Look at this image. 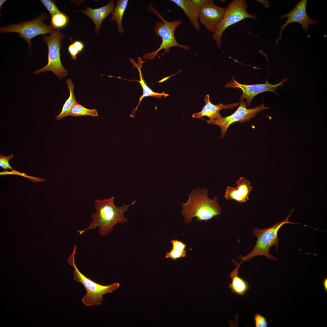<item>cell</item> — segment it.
<instances>
[{"label": "cell", "instance_id": "1", "mask_svg": "<svg viewBox=\"0 0 327 327\" xmlns=\"http://www.w3.org/2000/svg\"><path fill=\"white\" fill-rule=\"evenodd\" d=\"M114 199L112 197L107 199L103 198L101 200L97 199L95 200L94 208L97 211L91 216L92 222L88 228L82 230H78L77 232L81 235L88 230L99 227V233L103 236H107L110 232L113 231L114 226L119 223H124L127 221L124 213L130 206L135 203L136 201L128 205L123 203L121 206L118 207L114 204Z\"/></svg>", "mask_w": 327, "mask_h": 327}, {"label": "cell", "instance_id": "2", "mask_svg": "<svg viewBox=\"0 0 327 327\" xmlns=\"http://www.w3.org/2000/svg\"><path fill=\"white\" fill-rule=\"evenodd\" d=\"M208 193L206 188L192 190L187 203H182L181 214L186 224L191 223L194 217L197 221H207L220 215L221 209L217 197L210 199Z\"/></svg>", "mask_w": 327, "mask_h": 327}, {"label": "cell", "instance_id": "3", "mask_svg": "<svg viewBox=\"0 0 327 327\" xmlns=\"http://www.w3.org/2000/svg\"><path fill=\"white\" fill-rule=\"evenodd\" d=\"M292 208L289 214L281 222L276 223L273 226L268 228L261 229L256 227L252 231L253 234L257 237L256 244L252 250L246 256H242V263L256 256H263L272 261L278 260V259L272 255L269 251L271 247L274 246L277 252L279 248V239L278 232L280 228L284 224L289 223L299 224L295 222L289 220V217L293 210Z\"/></svg>", "mask_w": 327, "mask_h": 327}, {"label": "cell", "instance_id": "4", "mask_svg": "<svg viewBox=\"0 0 327 327\" xmlns=\"http://www.w3.org/2000/svg\"><path fill=\"white\" fill-rule=\"evenodd\" d=\"M76 246L75 245L73 251L68 259L67 262L74 269L73 272L74 280L81 283L86 289V294L81 299V301L84 304L88 306L99 305L103 300V296L107 293H112L118 289L120 284L116 282L108 285H103L92 281L81 272L75 262Z\"/></svg>", "mask_w": 327, "mask_h": 327}, {"label": "cell", "instance_id": "5", "mask_svg": "<svg viewBox=\"0 0 327 327\" xmlns=\"http://www.w3.org/2000/svg\"><path fill=\"white\" fill-rule=\"evenodd\" d=\"M147 8L156 14L162 21H156L154 31L156 36L160 37L162 41L160 47L157 50L144 54L143 56L144 59L153 60L157 55L159 51L161 50H164L161 56L164 54L169 53L170 51V48L173 47H178L181 49L185 50L189 49L190 47L189 46L178 43L175 36V30L178 26L182 23V20H180L173 21L166 20L160 13L154 8L152 4L150 5Z\"/></svg>", "mask_w": 327, "mask_h": 327}, {"label": "cell", "instance_id": "6", "mask_svg": "<svg viewBox=\"0 0 327 327\" xmlns=\"http://www.w3.org/2000/svg\"><path fill=\"white\" fill-rule=\"evenodd\" d=\"M64 37V34L55 28L49 36L45 35L42 40L48 46V63L45 66L35 71V74L52 71L60 80L68 74V71L62 65L60 59V51Z\"/></svg>", "mask_w": 327, "mask_h": 327}, {"label": "cell", "instance_id": "7", "mask_svg": "<svg viewBox=\"0 0 327 327\" xmlns=\"http://www.w3.org/2000/svg\"><path fill=\"white\" fill-rule=\"evenodd\" d=\"M248 6L243 0H234L228 5L223 17L212 36L217 46L220 48L221 37L224 30L228 27L244 19L256 18L255 14H250L247 12Z\"/></svg>", "mask_w": 327, "mask_h": 327}, {"label": "cell", "instance_id": "8", "mask_svg": "<svg viewBox=\"0 0 327 327\" xmlns=\"http://www.w3.org/2000/svg\"><path fill=\"white\" fill-rule=\"evenodd\" d=\"M48 18V15L44 13L31 21L4 27H1L0 32L19 33V36L27 42L29 47L30 48L32 38L40 35H45L53 32L54 28L51 25H46L44 23V21Z\"/></svg>", "mask_w": 327, "mask_h": 327}, {"label": "cell", "instance_id": "9", "mask_svg": "<svg viewBox=\"0 0 327 327\" xmlns=\"http://www.w3.org/2000/svg\"><path fill=\"white\" fill-rule=\"evenodd\" d=\"M238 103V107L231 115L217 119H209L206 120L208 124L216 125L220 127L221 130V139L224 137L228 128L232 124L237 121L242 123L250 121L262 111L271 108L265 107L263 102L259 105L251 108H247L246 102L244 100L240 99Z\"/></svg>", "mask_w": 327, "mask_h": 327}, {"label": "cell", "instance_id": "10", "mask_svg": "<svg viewBox=\"0 0 327 327\" xmlns=\"http://www.w3.org/2000/svg\"><path fill=\"white\" fill-rule=\"evenodd\" d=\"M288 80L287 78L283 79L280 82L275 84H271L267 81L264 84L247 85L238 83L233 77L232 80L226 84L224 87L225 88H239L241 89L243 93L240 99H246V105L249 107L253 97L256 95L266 91H271L277 94L275 91V89L279 86H283V83Z\"/></svg>", "mask_w": 327, "mask_h": 327}, {"label": "cell", "instance_id": "11", "mask_svg": "<svg viewBox=\"0 0 327 327\" xmlns=\"http://www.w3.org/2000/svg\"><path fill=\"white\" fill-rule=\"evenodd\" d=\"M307 2L306 0H301L290 12L280 17V19L286 17H287V19L285 21V24L280 27L281 30L279 32V36L276 41V45L278 44L279 40L281 38L282 33L284 28L290 23L297 22L300 24L303 29L306 32H307L308 27L310 25H316L318 24L317 20L312 19L308 16L306 10Z\"/></svg>", "mask_w": 327, "mask_h": 327}, {"label": "cell", "instance_id": "12", "mask_svg": "<svg viewBox=\"0 0 327 327\" xmlns=\"http://www.w3.org/2000/svg\"><path fill=\"white\" fill-rule=\"evenodd\" d=\"M213 2L208 3L200 8L198 20L209 31L214 33L223 17L226 8L218 6Z\"/></svg>", "mask_w": 327, "mask_h": 327}, {"label": "cell", "instance_id": "13", "mask_svg": "<svg viewBox=\"0 0 327 327\" xmlns=\"http://www.w3.org/2000/svg\"><path fill=\"white\" fill-rule=\"evenodd\" d=\"M236 187L227 186L224 197L226 199L233 200L239 203H244L249 200L248 196L252 190L253 187L249 181L243 177L236 181Z\"/></svg>", "mask_w": 327, "mask_h": 327}, {"label": "cell", "instance_id": "14", "mask_svg": "<svg viewBox=\"0 0 327 327\" xmlns=\"http://www.w3.org/2000/svg\"><path fill=\"white\" fill-rule=\"evenodd\" d=\"M205 105L202 110L194 113L192 117L197 118H201L204 116H207L210 119H217L223 117L219 111L223 109H230L239 105L238 103H234L227 104H224L221 103L218 105H214L210 101L209 95L207 94L204 97Z\"/></svg>", "mask_w": 327, "mask_h": 327}, {"label": "cell", "instance_id": "15", "mask_svg": "<svg viewBox=\"0 0 327 327\" xmlns=\"http://www.w3.org/2000/svg\"><path fill=\"white\" fill-rule=\"evenodd\" d=\"M114 5V1H110L106 5L100 8L93 9L87 7L86 10H79L84 13L93 21L95 25V31L99 34L101 24L104 19L113 12Z\"/></svg>", "mask_w": 327, "mask_h": 327}, {"label": "cell", "instance_id": "16", "mask_svg": "<svg viewBox=\"0 0 327 327\" xmlns=\"http://www.w3.org/2000/svg\"><path fill=\"white\" fill-rule=\"evenodd\" d=\"M170 1L182 9L195 29L200 30L198 20L200 7L194 2L193 0H171Z\"/></svg>", "mask_w": 327, "mask_h": 327}, {"label": "cell", "instance_id": "17", "mask_svg": "<svg viewBox=\"0 0 327 327\" xmlns=\"http://www.w3.org/2000/svg\"><path fill=\"white\" fill-rule=\"evenodd\" d=\"M138 61L137 63L135 62L133 59L132 58L129 59L130 62L132 64L133 67L136 68L138 70L139 73L140 80L138 81L135 80L132 81H136L139 82L142 89L143 91V94L142 96H141L140 98L139 102L138 105L135 109L134 111H132L131 112L132 113L134 111V115L137 107L144 97H153L157 98L159 99H161V98L162 97H166L169 96L168 94L164 93V91L162 93H159L154 92L148 86L146 83L145 81L143 78L141 71V68L142 66V64L145 61H143L141 58L139 57H138Z\"/></svg>", "mask_w": 327, "mask_h": 327}, {"label": "cell", "instance_id": "18", "mask_svg": "<svg viewBox=\"0 0 327 327\" xmlns=\"http://www.w3.org/2000/svg\"><path fill=\"white\" fill-rule=\"evenodd\" d=\"M242 263H235L236 267L230 273L232 281L229 286V288L233 292L239 295H243L248 291L249 288L247 282L239 276L238 274L239 268Z\"/></svg>", "mask_w": 327, "mask_h": 327}, {"label": "cell", "instance_id": "19", "mask_svg": "<svg viewBox=\"0 0 327 327\" xmlns=\"http://www.w3.org/2000/svg\"><path fill=\"white\" fill-rule=\"evenodd\" d=\"M65 82L69 90L70 95L64 104L61 113L55 117L58 120H60L64 117L69 115L72 108L77 102L74 94V84L72 83L70 78L66 80Z\"/></svg>", "mask_w": 327, "mask_h": 327}, {"label": "cell", "instance_id": "20", "mask_svg": "<svg viewBox=\"0 0 327 327\" xmlns=\"http://www.w3.org/2000/svg\"><path fill=\"white\" fill-rule=\"evenodd\" d=\"M170 242L172 244V248L170 251L166 253V258H170L172 260L175 261L186 256V245L184 243L177 239L171 240Z\"/></svg>", "mask_w": 327, "mask_h": 327}, {"label": "cell", "instance_id": "21", "mask_svg": "<svg viewBox=\"0 0 327 327\" xmlns=\"http://www.w3.org/2000/svg\"><path fill=\"white\" fill-rule=\"evenodd\" d=\"M128 0H117L115 8L112 12L111 21H115L118 30L120 34L123 33L124 31L122 25V21L124 12L127 8Z\"/></svg>", "mask_w": 327, "mask_h": 327}, {"label": "cell", "instance_id": "22", "mask_svg": "<svg viewBox=\"0 0 327 327\" xmlns=\"http://www.w3.org/2000/svg\"><path fill=\"white\" fill-rule=\"evenodd\" d=\"M69 115L72 117L89 116L98 117L97 111L95 109H89L76 102L72 108Z\"/></svg>", "mask_w": 327, "mask_h": 327}, {"label": "cell", "instance_id": "23", "mask_svg": "<svg viewBox=\"0 0 327 327\" xmlns=\"http://www.w3.org/2000/svg\"><path fill=\"white\" fill-rule=\"evenodd\" d=\"M69 21L68 17L62 12L56 13L51 16V26L56 29L64 27Z\"/></svg>", "mask_w": 327, "mask_h": 327}, {"label": "cell", "instance_id": "24", "mask_svg": "<svg viewBox=\"0 0 327 327\" xmlns=\"http://www.w3.org/2000/svg\"><path fill=\"white\" fill-rule=\"evenodd\" d=\"M40 1L47 9L51 16L56 13L61 12L56 6L54 1L40 0Z\"/></svg>", "mask_w": 327, "mask_h": 327}, {"label": "cell", "instance_id": "25", "mask_svg": "<svg viewBox=\"0 0 327 327\" xmlns=\"http://www.w3.org/2000/svg\"><path fill=\"white\" fill-rule=\"evenodd\" d=\"M256 327H267L268 323L266 319L259 313H256L254 317Z\"/></svg>", "mask_w": 327, "mask_h": 327}, {"label": "cell", "instance_id": "26", "mask_svg": "<svg viewBox=\"0 0 327 327\" xmlns=\"http://www.w3.org/2000/svg\"><path fill=\"white\" fill-rule=\"evenodd\" d=\"M13 157V156L11 154L8 156H5L2 154H1L0 166L4 169H10L12 170V169L9 163V161Z\"/></svg>", "mask_w": 327, "mask_h": 327}, {"label": "cell", "instance_id": "27", "mask_svg": "<svg viewBox=\"0 0 327 327\" xmlns=\"http://www.w3.org/2000/svg\"><path fill=\"white\" fill-rule=\"evenodd\" d=\"M68 51L71 55V58L74 60L76 59L77 55L80 53L73 43L68 46Z\"/></svg>", "mask_w": 327, "mask_h": 327}, {"label": "cell", "instance_id": "28", "mask_svg": "<svg viewBox=\"0 0 327 327\" xmlns=\"http://www.w3.org/2000/svg\"><path fill=\"white\" fill-rule=\"evenodd\" d=\"M73 43L79 52L81 51L84 48V45L83 43L80 41H76Z\"/></svg>", "mask_w": 327, "mask_h": 327}, {"label": "cell", "instance_id": "29", "mask_svg": "<svg viewBox=\"0 0 327 327\" xmlns=\"http://www.w3.org/2000/svg\"><path fill=\"white\" fill-rule=\"evenodd\" d=\"M323 285L324 289L325 291H327V278H325L323 280Z\"/></svg>", "mask_w": 327, "mask_h": 327}, {"label": "cell", "instance_id": "30", "mask_svg": "<svg viewBox=\"0 0 327 327\" xmlns=\"http://www.w3.org/2000/svg\"><path fill=\"white\" fill-rule=\"evenodd\" d=\"M6 1V0H0V9H1V7L3 4Z\"/></svg>", "mask_w": 327, "mask_h": 327}]
</instances>
